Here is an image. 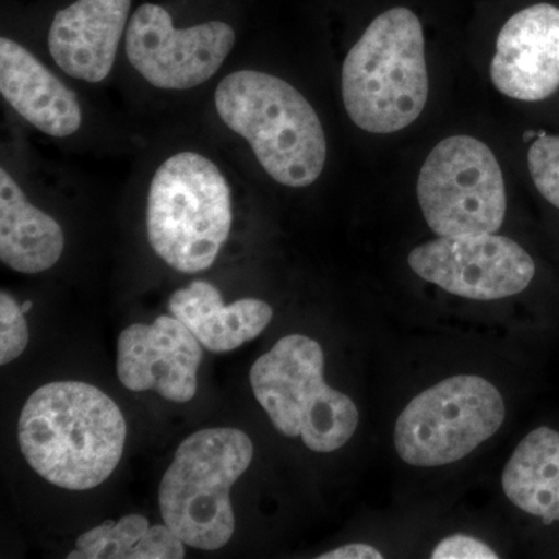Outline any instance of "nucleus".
Returning <instances> with one entry per match:
<instances>
[{"mask_svg": "<svg viewBox=\"0 0 559 559\" xmlns=\"http://www.w3.org/2000/svg\"><path fill=\"white\" fill-rule=\"evenodd\" d=\"M22 454L43 479L84 491L98 487L119 465L127 421L106 393L86 382H50L22 407Z\"/></svg>", "mask_w": 559, "mask_h": 559, "instance_id": "1", "label": "nucleus"}, {"mask_svg": "<svg viewBox=\"0 0 559 559\" xmlns=\"http://www.w3.org/2000/svg\"><path fill=\"white\" fill-rule=\"evenodd\" d=\"M215 106L221 120L248 140L272 179L304 189L322 175L326 160L322 123L307 98L285 80L238 70L216 87Z\"/></svg>", "mask_w": 559, "mask_h": 559, "instance_id": "2", "label": "nucleus"}, {"mask_svg": "<svg viewBox=\"0 0 559 559\" xmlns=\"http://www.w3.org/2000/svg\"><path fill=\"white\" fill-rule=\"evenodd\" d=\"M425 36L417 14H380L353 46L342 68V98L360 130L390 134L409 127L428 102Z\"/></svg>", "mask_w": 559, "mask_h": 559, "instance_id": "3", "label": "nucleus"}, {"mask_svg": "<svg viewBox=\"0 0 559 559\" xmlns=\"http://www.w3.org/2000/svg\"><path fill=\"white\" fill-rule=\"evenodd\" d=\"M230 227V187L212 160L186 151L160 165L151 180L146 231L168 266L186 274L209 270Z\"/></svg>", "mask_w": 559, "mask_h": 559, "instance_id": "4", "label": "nucleus"}, {"mask_svg": "<svg viewBox=\"0 0 559 559\" xmlns=\"http://www.w3.org/2000/svg\"><path fill=\"white\" fill-rule=\"evenodd\" d=\"M253 444L240 429H202L180 443L159 488L162 518L187 546L218 550L235 532L230 488L249 468Z\"/></svg>", "mask_w": 559, "mask_h": 559, "instance_id": "5", "label": "nucleus"}, {"mask_svg": "<svg viewBox=\"0 0 559 559\" xmlns=\"http://www.w3.org/2000/svg\"><path fill=\"white\" fill-rule=\"evenodd\" d=\"M319 342L301 334L283 337L250 370V385L272 425L289 439L300 437L314 452L344 447L359 423L356 404L323 380Z\"/></svg>", "mask_w": 559, "mask_h": 559, "instance_id": "6", "label": "nucleus"}, {"mask_svg": "<svg viewBox=\"0 0 559 559\" xmlns=\"http://www.w3.org/2000/svg\"><path fill=\"white\" fill-rule=\"evenodd\" d=\"M502 395L480 377H454L419 393L401 412L395 448L412 466L459 462L498 432Z\"/></svg>", "mask_w": 559, "mask_h": 559, "instance_id": "7", "label": "nucleus"}, {"mask_svg": "<svg viewBox=\"0 0 559 559\" xmlns=\"http://www.w3.org/2000/svg\"><path fill=\"white\" fill-rule=\"evenodd\" d=\"M419 207L439 237L496 234L507 212L506 183L492 151L480 140H441L423 165Z\"/></svg>", "mask_w": 559, "mask_h": 559, "instance_id": "8", "label": "nucleus"}, {"mask_svg": "<svg viewBox=\"0 0 559 559\" xmlns=\"http://www.w3.org/2000/svg\"><path fill=\"white\" fill-rule=\"evenodd\" d=\"M235 44L229 24L213 21L178 28L168 11L154 3L139 7L127 32L132 68L159 90L186 91L218 72Z\"/></svg>", "mask_w": 559, "mask_h": 559, "instance_id": "9", "label": "nucleus"}, {"mask_svg": "<svg viewBox=\"0 0 559 559\" xmlns=\"http://www.w3.org/2000/svg\"><path fill=\"white\" fill-rule=\"evenodd\" d=\"M407 261L418 277L473 300L514 296L535 277L532 257L495 234L440 237L412 250Z\"/></svg>", "mask_w": 559, "mask_h": 559, "instance_id": "10", "label": "nucleus"}, {"mask_svg": "<svg viewBox=\"0 0 559 559\" xmlns=\"http://www.w3.org/2000/svg\"><path fill=\"white\" fill-rule=\"evenodd\" d=\"M201 362V342L175 316L128 326L117 342L121 384L132 392L151 390L173 403L197 395Z\"/></svg>", "mask_w": 559, "mask_h": 559, "instance_id": "11", "label": "nucleus"}, {"mask_svg": "<svg viewBox=\"0 0 559 559\" xmlns=\"http://www.w3.org/2000/svg\"><path fill=\"white\" fill-rule=\"evenodd\" d=\"M491 80L507 97L540 102L559 90V9L536 3L511 16L496 43Z\"/></svg>", "mask_w": 559, "mask_h": 559, "instance_id": "12", "label": "nucleus"}, {"mask_svg": "<svg viewBox=\"0 0 559 559\" xmlns=\"http://www.w3.org/2000/svg\"><path fill=\"white\" fill-rule=\"evenodd\" d=\"M131 0H76L58 11L49 32V50L58 68L76 80L108 79Z\"/></svg>", "mask_w": 559, "mask_h": 559, "instance_id": "13", "label": "nucleus"}, {"mask_svg": "<svg viewBox=\"0 0 559 559\" xmlns=\"http://www.w3.org/2000/svg\"><path fill=\"white\" fill-rule=\"evenodd\" d=\"M0 92L28 123L51 138L80 130L79 98L31 51L9 38L0 39Z\"/></svg>", "mask_w": 559, "mask_h": 559, "instance_id": "14", "label": "nucleus"}, {"mask_svg": "<svg viewBox=\"0 0 559 559\" xmlns=\"http://www.w3.org/2000/svg\"><path fill=\"white\" fill-rule=\"evenodd\" d=\"M168 308L213 353L231 352L255 340L274 314L271 305L263 300L242 299L226 305L219 290L202 280L176 290Z\"/></svg>", "mask_w": 559, "mask_h": 559, "instance_id": "15", "label": "nucleus"}, {"mask_svg": "<svg viewBox=\"0 0 559 559\" xmlns=\"http://www.w3.org/2000/svg\"><path fill=\"white\" fill-rule=\"evenodd\" d=\"M64 231L36 209L5 168L0 170V260L22 274L50 270L64 250Z\"/></svg>", "mask_w": 559, "mask_h": 559, "instance_id": "16", "label": "nucleus"}, {"mask_svg": "<svg viewBox=\"0 0 559 559\" xmlns=\"http://www.w3.org/2000/svg\"><path fill=\"white\" fill-rule=\"evenodd\" d=\"M507 498L532 516L559 521V432L532 430L503 469Z\"/></svg>", "mask_w": 559, "mask_h": 559, "instance_id": "17", "label": "nucleus"}, {"mask_svg": "<svg viewBox=\"0 0 559 559\" xmlns=\"http://www.w3.org/2000/svg\"><path fill=\"white\" fill-rule=\"evenodd\" d=\"M183 540L167 524L151 527L146 518L128 514L81 535L70 559H180Z\"/></svg>", "mask_w": 559, "mask_h": 559, "instance_id": "18", "label": "nucleus"}, {"mask_svg": "<svg viewBox=\"0 0 559 559\" xmlns=\"http://www.w3.org/2000/svg\"><path fill=\"white\" fill-rule=\"evenodd\" d=\"M528 168L539 193L559 209V138L543 134L528 151Z\"/></svg>", "mask_w": 559, "mask_h": 559, "instance_id": "19", "label": "nucleus"}, {"mask_svg": "<svg viewBox=\"0 0 559 559\" xmlns=\"http://www.w3.org/2000/svg\"><path fill=\"white\" fill-rule=\"evenodd\" d=\"M27 322L21 305L9 293L0 294V364L7 366L27 348Z\"/></svg>", "mask_w": 559, "mask_h": 559, "instance_id": "20", "label": "nucleus"}, {"mask_svg": "<svg viewBox=\"0 0 559 559\" xmlns=\"http://www.w3.org/2000/svg\"><path fill=\"white\" fill-rule=\"evenodd\" d=\"M433 559H496L498 554L487 544L471 536L455 535L441 540L432 554Z\"/></svg>", "mask_w": 559, "mask_h": 559, "instance_id": "21", "label": "nucleus"}, {"mask_svg": "<svg viewBox=\"0 0 559 559\" xmlns=\"http://www.w3.org/2000/svg\"><path fill=\"white\" fill-rule=\"evenodd\" d=\"M320 559H381L382 554L369 544H347L329 554L320 555Z\"/></svg>", "mask_w": 559, "mask_h": 559, "instance_id": "22", "label": "nucleus"}, {"mask_svg": "<svg viewBox=\"0 0 559 559\" xmlns=\"http://www.w3.org/2000/svg\"><path fill=\"white\" fill-rule=\"evenodd\" d=\"M21 308H22V311H24V314H25V312H28V311L32 310V301L31 300L25 301L24 305H21Z\"/></svg>", "mask_w": 559, "mask_h": 559, "instance_id": "23", "label": "nucleus"}]
</instances>
